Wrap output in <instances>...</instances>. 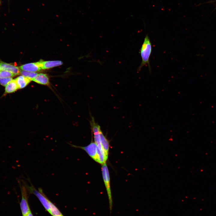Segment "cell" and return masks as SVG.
I'll return each mask as SVG.
<instances>
[{
    "label": "cell",
    "mask_w": 216,
    "mask_h": 216,
    "mask_svg": "<svg viewBox=\"0 0 216 216\" xmlns=\"http://www.w3.org/2000/svg\"><path fill=\"white\" fill-rule=\"evenodd\" d=\"M152 51V44L149 37L148 34H146L140 50V53L142 58V62L137 69L138 71H140L143 67L147 65L149 70L151 72L149 58Z\"/></svg>",
    "instance_id": "6da1fadb"
},
{
    "label": "cell",
    "mask_w": 216,
    "mask_h": 216,
    "mask_svg": "<svg viewBox=\"0 0 216 216\" xmlns=\"http://www.w3.org/2000/svg\"><path fill=\"white\" fill-rule=\"evenodd\" d=\"M23 184L26 187L28 192L30 194H33L35 195L39 199L44 208L49 213L50 212L49 203L50 200L46 196L43 192L41 188L36 189L33 185L31 183L30 186L28 185L23 181Z\"/></svg>",
    "instance_id": "7a4b0ae2"
},
{
    "label": "cell",
    "mask_w": 216,
    "mask_h": 216,
    "mask_svg": "<svg viewBox=\"0 0 216 216\" xmlns=\"http://www.w3.org/2000/svg\"><path fill=\"white\" fill-rule=\"evenodd\" d=\"M101 170L103 178L107 191L110 212L112 207V200L110 185V177L108 169L106 163L102 164Z\"/></svg>",
    "instance_id": "3957f363"
},
{
    "label": "cell",
    "mask_w": 216,
    "mask_h": 216,
    "mask_svg": "<svg viewBox=\"0 0 216 216\" xmlns=\"http://www.w3.org/2000/svg\"><path fill=\"white\" fill-rule=\"evenodd\" d=\"M19 183L22 198L20 203V206L22 216H27L31 211L28 203V191L25 186L22 185L19 181Z\"/></svg>",
    "instance_id": "277c9868"
},
{
    "label": "cell",
    "mask_w": 216,
    "mask_h": 216,
    "mask_svg": "<svg viewBox=\"0 0 216 216\" xmlns=\"http://www.w3.org/2000/svg\"><path fill=\"white\" fill-rule=\"evenodd\" d=\"M72 147L80 148L84 150L94 161L100 164V161L97 153V146L95 142H92L86 146H81L69 144Z\"/></svg>",
    "instance_id": "5b68a950"
},
{
    "label": "cell",
    "mask_w": 216,
    "mask_h": 216,
    "mask_svg": "<svg viewBox=\"0 0 216 216\" xmlns=\"http://www.w3.org/2000/svg\"><path fill=\"white\" fill-rule=\"evenodd\" d=\"M21 70L36 72L42 70L39 61L22 65L20 67Z\"/></svg>",
    "instance_id": "8992f818"
},
{
    "label": "cell",
    "mask_w": 216,
    "mask_h": 216,
    "mask_svg": "<svg viewBox=\"0 0 216 216\" xmlns=\"http://www.w3.org/2000/svg\"><path fill=\"white\" fill-rule=\"evenodd\" d=\"M0 68L1 70L8 71L16 75L20 74L21 70L20 67L11 64L3 62H0Z\"/></svg>",
    "instance_id": "52a82bcc"
},
{
    "label": "cell",
    "mask_w": 216,
    "mask_h": 216,
    "mask_svg": "<svg viewBox=\"0 0 216 216\" xmlns=\"http://www.w3.org/2000/svg\"><path fill=\"white\" fill-rule=\"evenodd\" d=\"M42 69H46L62 65L63 62L59 60L43 61L40 60L39 61Z\"/></svg>",
    "instance_id": "ba28073f"
},
{
    "label": "cell",
    "mask_w": 216,
    "mask_h": 216,
    "mask_svg": "<svg viewBox=\"0 0 216 216\" xmlns=\"http://www.w3.org/2000/svg\"><path fill=\"white\" fill-rule=\"evenodd\" d=\"M32 81L39 84L44 85H48L50 84L49 78L48 76L43 73L38 74Z\"/></svg>",
    "instance_id": "9c48e42d"
},
{
    "label": "cell",
    "mask_w": 216,
    "mask_h": 216,
    "mask_svg": "<svg viewBox=\"0 0 216 216\" xmlns=\"http://www.w3.org/2000/svg\"><path fill=\"white\" fill-rule=\"evenodd\" d=\"M5 86L4 95L14 92L19 89L15 79H12Z\"/></svg>",
    "instance_id": "30bf717a"
},
{
    "label": "cell",
    "mask_w": 216,
    "mask_h": 216,
    "mask_svg": "<svg viewBox=\"0 0 216 216\" xmlns=\"http://www.w3.org/2000/svg\"><path fill=\"white\" fill-rule=\"evenodd\" d=\"M19 89H22L26 86L32 81L23 76H20L15 79Z\"/></svg>",
    "instance_id": "8fae6325"
},
{
    "label": "cell",
    "mask_w": 216,
    "mask_h": 216,
    "mask_svg": "<svg viewBox=\"0 0 216 216\" xmlns=\"http://www.w3.org/2000/svg\"><path fill=\"white\" fill-rule=\"evenodd\" d=\"M101 143L106 152L108 154L109 147V142L106 136L104 135L102 130L100 133Z\"/></svg>",
    "instance_id": "7c38bea8"
},
{
    "label": "cell",
    "mask_w": 216,
    "mask_h": 216,
    "mask_svg": "<svg viewBox=\"0 0 216 216\" xmlns=\"http://www.w3.org/2000/svg\"><path fill=\"white\" fill-rule=\"evenodd\" d=\"M50 212L52 216H64L56 206L51 201L49 203Z\"/></svg>",
    "instance_id": "4fadbf2b"
},
{
    "label": "cell",
    "mask_w": 216,
    "mask_h": 216,
    "mask_svg": "<svg viewBox=\"0 0 216 216\" xmlns=\"http://www.w3.org/2000/svg\"><path fill=\"white\" fill-rule=\"evenodd\" d=\"M20 74L22 76L28 78L32 80L38 74L36 72L21 70Z\"/></svg>",
    "instance_id": "5bb4252c"
},
{
    "label": "cell",
    "mask_w": 216,
    "mask_h": 216,
    "mask_svg": "<svg viewBox=\"0 0 216 216\" xmlns=\"http://www.w3.org/2000/svg\"><path fill=\"white\" fill-rule=\"evenodd\" d=\"M16 75L10 72L4 70H0V78L12 77Z\"/></svg>",
    "instance_id": "9a60e30c"
},
{
    "label": "cell",
    "mask_w": 216,
    "mask_h": 216,
    "mask_svg": "<svg viewBox=\"0 0 216 216\" xmlns=\"http://www.w3.org/2000/svg\"><path fill=\"white\" fill-rule=\"evenodd\" d=\"M12 79V77L0 78V84L3 86H5Z\"/></svg>",
    "instance_id": "2e32d148"
},
{
    "label": "cell",
    "mask_w": 216,
    "mask_h": 216,
    "mask_svg": "<svg viewBox=\"0 0 216 216\" xmlns=\"http://www.w3.org/2000/svg\"><path fill=\"white\" fill-rule=\"evenodd\" d=\"M27 216H33L32 212L31 211L28 214Z\"/></svg>",
    "instance_id": "e0dca14e"
},
{
    "label": "cell",
    "mask_w": 216,
    "mask_h": 216,
    "mask_svg": "<svg viewBox=\"0 0 216 216\" xmlns=\"http://www.w3.org/2000/svg\"></svg>",
    "instance_id": "ac0fdd59"
}]
</instances>
